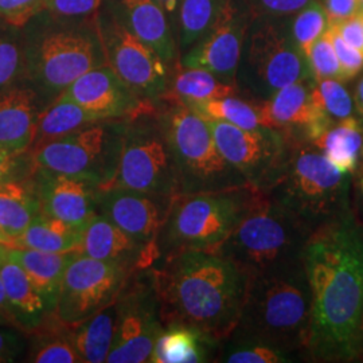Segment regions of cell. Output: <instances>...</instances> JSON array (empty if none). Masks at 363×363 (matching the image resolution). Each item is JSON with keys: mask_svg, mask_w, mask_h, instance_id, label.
<instances>
[{"mask_svg": "<svg viewBox=\"0 0 363 363\" xmlns=\"http://www.w3.org/2000/svg\"><path fill=\"white\" fill-rule=\"evenodd\" d=\"M303 262L311 286L307 361H358L363 310V225L354 210L310 234Z\"/></svg>", "mask_w": 363, "mask_h": 363, "instance_id": "obj_1", "label": "cell"}, {"mask_svg": "<svg viewBox=\"0 0 363 363\" xmlns=\"http://www.w3.org/2000/svg\"><path fill=\"white\" fill-rule=\"evenodd\" d=\"M160 318L193 327L217 342L233 334L247 298L249 276L214 252L187 250L151 267Z\"/></svg>", "mask_w": 363, "mask_h": 363, "instance_id": "obj_2", "label": "cell"}, {"mask_svg": "<svg viewBox=\"0 0 363 363\" xmlns=\"http://www.w3.org/2000/svg\"><path fill=\"white\" fill-rule=\"evenodd\" d=\"M311 286L303 259L249 277L234 337L257 339L307 359L311 335Z\"/></svg>", "mask_w": 363, "mask_h": 363, "instance_id": "obj_3", "label": "cell"}, {"mask_svg": "<svg viewBox=\"0 0 363 363\" xmlns=\"http://www.w3.org/2000/svg\"><path fill=\"white\" fill-rule=\"evenodd\" d=\"M265 194L312 233L352 211V175L337 169L311 142H298L281 178Z\"/></svg>", "mask_w": 363, "mask_h": 363, "instance_id": "obj_4", "label": "cell"}, {"mask_svg": "<svg viewBox=\"0 0 363 363\" xmlns=\"http://www.w3.org/2000/svg\"><path fill=\"white\" fill-rule=\"evenodd\" d=\"M262 196L250 184L177 195L156 237L160 257L187 250L213 252Z\"/></svg>", "mask_w": 363, "mask_h": 363, "instance_id": "obj_5", "label": "cell"}, {"mask_svg": "<svg viewBox=\"0 0 363 363\" xmlns=\"http://www.w3.org/2000/svg\"><path fill=\"white\" fill-rule=\"evenodd\" d=\"M310 232L267 194L213 252L249 277L303 259Z\"/></svg>", "mask_w": 363, "mask_h": 363, "instance_id": "obj_6", "label": "cell"}, {"mask_svg": "<svg viewBox=\"0 0 363 363\" xmlns=\"http://www.w3.org/2000/svg\"><path fill=\"white\" fill-rule=\"evenodd\" d=\"M167 104L159 117L175 159L181 194L249 184L220 154L203 117L186 105Z\"/></svg>", "mask_w": 363, "mask_h": 363, "instance_id": "obj_7", "label": "cell"}, {"mask_svg": "<svg viewBox=\"0 0 363 363\" xmlns=\"http://www.w3.org/2000/svg\"><path fill=\"white\" fill-rule=\"evenodd\" d=\"M128 120L108 118L42 145L34 152V169L74 175L109 187L116 178Z\"/></svg>", "mask_w": 363, "mask_h": 363, "instance_id": "obj_8", "label": "cell"}, {"mask_svg": "<svg viewBox=\"0 0 363 363\" xmlns=\"http://www.w3.org/2000/svg\"><path fill=\"white\" fill-rule=\"evenodd\" d=\"M155 111L128 120L118 171L109 187L172 198L181 194L175 159Z\"/></svg>", "mask_w": 363, "mask_h": 363, "instance_id": "obj_9", "label": "cell"}, {"mask_svg": "<svg viewBox=\"0 0 363 363\" xmlns=\"http://www.w3.org/2000/svg\"><path fill=\"white\" fill-rule=\"evenodd\" d=\"M116 322L108 363H148L164 325L151 268L130 274L115 301Z\"/></svg>", "mask_w": 363, "mask_h": 363, "instance_id": "obj_10", "label": "cell"}, {"mask_svg": "<svg viewBox=\"0 0 363 363\" xmlns=\"http://www.w3.org/2000/svg\"><path fill=\"white\" fill-rule=\"evenodd\" d=\"M205 120L220 154L250 186L264 194L281 178L298 143L280 130L262 125L247 130L225 121Z\"/></svg>", "mask_w": 363, "mask_h": 363, "instance_id": "obj_11", "label": "cell"}, {"mask_svg": "<svg viewBox=\"0 0 363 363\" xmlns=\"http://www.w3.org/2000/svg\"><path fill=\"white\" fill-rule=\"evenodd\" d=\"M132 273L76 252L66 267L54 313L76 325L113 304Z\"/></svg>", "mask_w": 363, "mask_h": 363, "instance_id": "obj_12", "label": "cell"}, {"mask_svg": "<svg viewBox=\"0 0 363 363\" xmlns=\"http://www.w3.org/2000/svg\"><path fill=\"white\" fill-rule=\"evenodd\" d=\"M241 77L247 89L262 101L284 86L313 76L307 57L295 40L277 27L265 25L250 38Z\"/></svg>", "mask_w": 363, "mask_h": 363, "instance_id": "obj_13", "label": "cell"}, {"mask_svg": "<svg viewBox=\"0 0 363 363\" xmlns=\"http://www.w3.org/2000/svg\"><path fill=\"white\" fill-rule=\"evenodd\" d=\"M104 64V49L96 40L79 33L62 31L40 42L33 73L40 89L55 100L77 78Z\"/></svg>", "mask_w": 363, "mask_h": 363, "instance_id": "obj_14", "label": "cell"}, {"mask_svg": "<svg viewBox=\"0 0 363 363\" xmlns=\"http://www.w3.org/2000/svg\"><path fill=\"white\" fill-rule=\"evenodd\" d=\"M104 52L106 64L144 100L155 103L169 89V65L128 27L113 25Z\"/></svg>", "mask_w": 363, "mask_h": 363, "instance_id": "obj_15", "label": "cell"}, {"mask_svg": "<svg viewBox=\"0 0 363 363\" xmlns=\"http://www.w3.org/2000/svg\"><path fill=\"white\" fill-rule=\"evenodd\" d=\"M311 78L294 82L269 99L255 103L259 124L280 130L295 142H312L335 123L315 96Z\"/></svg>", "mask_w": 363, "mask_h": 363, "instance_id": "obj_16", "label": "cell"}, {"mask_svg": "<svg viewBox=\"0 0 363 363\" xmlns=\"http://www.w3.org/2000/svg\"><path fill=\"white\" fill-rule=\"evenodd\" d=\"M61 96L77 103L101 120H130L156 109L154 101L138 96L108 64L82 74Z\"/></svg>", "mask_w": 363, "mask_h": 363, "instance_id": "obj_17", "label": "cell"}, {"mask_svg": "<svg viewBox=\"0 0 363 363\" xmlns=\"http://www.w3.org/2000/svg\"><path fill=\"white\" fill-rule=\"evenodd\" d=\"M30 179L38 196L40 213L65 220L84 230L97 211L103 187L94 182L35 167Z\"/></svg>", "mask_w": 363, "mask_h": 363, "instance_id": "obj_18", "label": "cell"}, {"mask_svg": "<svg viewBox=\"0 0 363 363\" xmlns=\"http://www.w3.org/2000/svg\"><path fill=\"white\" fill-rule=\"evenodd\" d=\"M174 198L124 187H106L100 190L97 211L136 240L156 242Z\"/></svg>", "mask_w": 363, "mask_h": 363, "instance_id": "obj_19", "label": "cell"}, {"mask_svg": "<svg viewBox=\"0 0 363 363\" xmlns=\"http://www.w3.org/2000/svg\"><path fill=\"white\" fill-rule=\"evenodd\" d=\"M208 27V34L186 54L181 65L205 69L222 82L237 86L244 33L230 1L220 6Z\"/></svg>", "mask_w": 363, "mask_h": 363, "instance_id": "obj_20", "label": "cell"}, {"mask_svg": "<svg viewBox=\"0 0 363 363\" xmlns=\"http://www.w3.org/2000/svg\"><path fill=\"white\" fill-rule=\"evenodd\" d=\"M82 255L133 273L151 268L160 257L156 242H142L103 214H96L82 233Z\"/></svg>", "mask_w": 363, "mask_h": 363, "instance_id": "obj_21", "label": "cell"}, {"mask_svg": "<svg viewBox=\"0 0 363 363\" xmlns=\"http://www.w3.org/2000/svg\"><path fill=\"white\" fill-rule=\"evenodd\" d=\"M38 96L28 88H13L0 94V147L28 152L38 121Z\"/></svg>", "mask_w": 363, "mask_h": 363, "instance_id": "obj_22", "label": "cell"}, {"mask_svg": "<svg viewBox=\"0 0 363 363\" xmlns=\"http://www.w3.org/2000/svg\"><path fill=\"white\" fill-rule=\"evenodd\" d=\"M0 277L4 286L13 325L30 333L52 313L26 272L6 255L0 259Z\"/></svg>", "mask_w": 363, "mask_h": 363, "instance_id": "obj_23", "label": "cell"}, {"mask_svg": "<svg viewBox=\"0 0 363 363\" xmlns=\"http://www.w3.org/2000/svg\"><path fill=\"white\" fill-rule=\"evenodd\" d=\"M220 342L187 325H166L148 363L214 362Z\"/></svg>", "mask_w": 363, "mask_h": 363, "instance_id": "obj_24", "label": "cell"}, {"mask_svg": "<svg viewBox=\"0 0 363 363\" xmlns=\"http://www.w3.org/2000/svg\"><path fill=\"white\" fill-rule=\"evenodd\" d=\"M76 252L52 253L27 247H7L6 256L21 265L49 310L54 312L66 267Z\"/></svg>", "mask_w": 363, "mask_h": 363, "instance_id": "obj_25", "label": "cell"}, {"mask_svg": "<svg viewBox=\"0 0 363 363\" xmlns=\"http://www.w3.org/2000/svg\"><path fill=\"white\" fill-rule=\"evenodd\" d=\"M128 28L169 65L175 58V43L163 9L156 0H120Z\"/></svg>", "mask_w": 363, "mask_h": 363, "instance_id": "obj_26", "label": "cell"}, {"mask_svg": "<svg viewBox=\"0 0 363 363\" xmlns=\"http://www.w3.org/2000/svg\"><path fill=\"white\" fill-rule=\"evenodd\" d=\"M337 169L355 175L363 169V123L351 116L335 123L319 138L312 140Z\"/></svg>", "mask_w": 363, "mask_h": 363, "instance_id": "obj_27", "label": "cell"}, {"mask_svg": "<svg viewBox=\"0 0 363 363\" xmlns=\"http://www.w3.org/2000/svg\"><path fill=\"white\" fill-rule=\"evenodd\" d=\"M72 325L54 312L40 325L27 333V361L34 363H81L73 345Z\"/></svg>", "mask_w": 363, "mask_h": 363, "instance_id": "obj_28", "label": "cell"}, {"mask_svg": "<svg viewBox=\"0 0 363 363\" xmlns=\"http://www.w3.org/2000/svg\"><path fill=\"white\" fill-rule=\"evenodd\" d=\"M237 93L238 89L235 85L222 82L205 69L181 65L169 78V89L160 100L190 106L208 100L235 96Z\"/></svg>", "mask_w": 363, "mask_h": 363, "instance_id": "obj_29", "label": "cell"}, {"mask_svg": "<svg viewBox=\"0 0 363 363\" xmlns=\"http://www.w3.org/2000/svg\"><path fill=\"white\" fill-rule=\"evenodd\" d=\"M97 121L103 120L77 103L60 96L40 111L30 152Z\"/></svg>", "mask_w": 363, "mask_h": 363, "instance_id": "obj_30", "label": "cell"}, {"mask_svg": "<svg viewBox=\"0 0 363 363\" xmlns=\"http://www.w3.org/2000/svg\"><path fill=\"white\" fill-rule=\"evenodd\" d=\"M82 233L84 230L65 220L39 213L26 229L13 238L11 247L52 253L74 252L81 247Z\"/></svg>", "mask_w": 363, "mask_h": 363, "instance_id": "obj_31", "label": "cell"}, {"mask_svg": "<svg viewBox=\"0 0 363 363\" xmlns=\"http://www.w3.org/2000/svg\"><path fill=\"white\" fill-rule=\"evenodd\" d=\"M115 303L81 323L72 325L73 345L81 363H104L115 337Z\"/></svg>", "mask_w": 363, "mask_h": 363, "instance_id": "obj_32", "label": "cell"}, {"mask_svg": "<svg viewBox=\"0 0 363 363\" xmlns=\"http://www.w3.org/2000/svg\"><path fill=\"white\" fill-rule=\"evenodd\" d=\"M40 213L33 182H6L0 184V228L11 238L18 237Z\"/></svg>", "mask_w": 363, "mask_h": 363, "instance_id": "obj_33", "label": "cell"}, {"mask_svg": "<svg viewBox=\"0 0 363 363\" xmlns=\"http://www.w3.org/2000/svg\"><path fill=\"white\" fill-rule=\"evenodd\" d=\"M295 361L291 354L265 342L230 335L220 342L214 362L286 363Z\"/></svg>", "mask_w": 363, "mask_h": 363, "instance_id": "obj_34", "label": "cell"}, {"mask_svg": "<svg viewBox=\"0 0 363 363\" xmlns=\"http://www.w3.org/2000/svg\"><path fill=\"white\" fill-rule=\"evenodd\" d=\"M189 108L203 118L225 121L242 130H257L261 127L256 104L244 101L235 96L208 100L190 105Z\"/></svg>", "mask_w": 363, "mask_h": 363, "instance_id": "obj_35", "label": "cell"}, {"mask_svg": "<svg viewBox=\"0 0 363 363\" xmlns=\"http://www.w3.org/2000/svg\"><path fill=\"white\" fill-rule=\"evenodd\" d=\"M313 91L319 104L334 123L352 116L354 103L350 93L337 79H318Z\"/></svg>", "mask_w": 363, "mask_h": 363, "instance_id": "obj_36", "label": "cell"}, {"mask_svg": "<svg viewBox=\"0 0 363 363\" xmlns=\"http://www.w3.org/2000/svg\"><path fill=\"white\" fill-rule=\"evenodd\" d=\"M213 0H182V43L189 46L201 38L213 21Z\"/></svg>", "mask_w": 363, "mask_h": 363, "instance_id": "obj_37", "label": "cell"}, {"mask_svg": "<svg viewBox=\"0 0 363 363\" xmlns=\"http://www.w3.org/2000/svg\"><path fill=\"white\" fill-rule=\"evenodd\" d=\"M327 30L325 11L316 3L307 4L294 22V40L298 49L308 58L312 45L320 38Z\"/></svg>", "mask_w": 363, "mask_h": 363, "instance_id": "obj_38", "label": "cell"}, {"mask_svg": "<svg viewBox=\"0 0 363 363\" xmlns=\"http://www.w3.org/2000/svg\"><path fill=\"white\" fill-rule=\"evenodd\" d=\"M307 60L311 67L312 76L316 81L325 78L343 81L339 60L328 28L323 33V35L316 39V42L312 45Z\"/></svg>", "mask_w": 363, "mask_h": 363, "instance_id": "obj_39", "label": "cell"}, {"mask_svg": "<svg viewBox=\"0 0 363 363\" xmlns=\"http://www.w3.org/2000/svg\"><path fill=\"white\" fill-rule=\"evenodd\" d=\"M34 171L31 152H13L0 147V184L6 182L25 181Z\"/></svg>", "mask_w": 363, "mask_h": 363, "instance_id": "obj_40", "label": "cell"}, {"mask_svg": "<svg viewBox=\"0 0 363 363\" xmlns=\"http://www.w3.org/2000/svg\"><path fill=\"white\" fill-rule=\"evenodd\" d=\"M46 6L48 0H0V18L11 26H25Z\"/></svg>", "mask_w": 363, "mask_h": 363, "instance_id": "obj_41", "label": "cell"}, {"mask_svg": "<svg viewBox=\"0 0 363 363\" xmlns=\"http://www.w3.org/2000/svg\"><path fill=\"white\" fill-rule=\"evenodd\" d=\"M331 34L333 45L337 52L339 65L342 70L343 81H349L351 78L358 76L363 69V54L354 49L347 42L339 35L335 26H327Z\"/></svg>", "mask_w": 363, "mask_h": 363, "instance_id": "obj_42", "label": "cell"}, {"mask_svg": "<svg viewBox=\"0 0 363 363\" xmlns=\"http://www.w3.org/2000/svg\"><path fill=\"white\" fill-rule=\"evenodd\" d=\"M27 333L11 325H0V363L15 362L27 351Z\"/></svg>", "mask_w": 363, "mask_h": 363, "instance_id": "obj_43", "label": "cell"}, {"mask_svg": "<svg viewBox=\"0 0 363 363\" xmlns=\"http://www.w3.org/2000/svg\"><path fill=\"white\" fill-rule=\"evenodd\" d=\"M22 67L21 52L16 45L0 38V89L7 88L18 78Z\"/></svg>", "mask_w": 363, "mask_h": 363, "instance_id": "obj_44", "label": "cell"}, {"mask_svg": "<svg viewBox=\"0 0 363 363\" xmlns=\"http://www.w3.org/2000/svg\"><path fill=\"white\" fill-rule=\"evenodd\" d=\"M100 6V0H48L52 13L61 16H85L94 13Z\"/></svg>", "mask_w": 363, "mask_h": 363, "instance_id": "obj_45", "label": "cell"}, {"mask_svg": "<svg viewBox=\"0 0 363 363\" xmlns=\"http://www.w3.org/2000/svg\"><path fill=\"white\" fill-rule=\"evenodd\" d=\"M335 26L339 35L354 49L363 54V19L361 13L352 15L350 18L339 22Z\"/></svg>", "mask_w": 363, "mask_h": 363, "instance_id": "obj_46", "label": "cell"}, {"mask_svg": "<svg viewBox=\"0 0 363 363\" xmlns=\"http://www.w3.org/2000/svg\"><path fill=\"white\" fill-rule=\"evenodd\" d=\"M327 26L337 25L339 22L357 15L359 11V0H325Z\"/></svg>", "mask_w": 363, "mask_h": 363, "instance_id": "obj_47", "label": "cell"}, {"mask_svg": "<svg viewBox=\"0 0 363 363\" xmlns=\"http://www.w3.org/2000/svg\"><path fill=\"white\" fill-rule=\"evenodd\" d=\"M261 4L274 13H296L304 9L310 0H259Z\"/></svg>", "mask_w": 363, "mask_h": 363, "instance_id": "obj_48", "label": "cell"}, {"mask_svg": "<svg viewBox=\"0 0 363 363\" xmlns=\"http://www.w3.org/2000/svg\"><path fill=\"white\" fill-rule=\"evenodd\" d=\"M352 210L363 225V169L352 175Z\"/></svg>", "mask_w": 363, "mask_h": 363, "instance_id": "obj_49", "label": "cell"}, {"mask_svg": "<svg viewBox=\"0 0 363 363\" xmlns=\"http://www.w3.org/2000/svg\"><path fill=\"white\" fill-rule=\"evenodd\" d=\"M0 325H13V316H11L10 306H9V301H7L1 277H0Z\"/></svg>", "mask_w": 363, "mask_h": 363, "instance_id": "obj_50", "label": "cell"}, {"mask_svg": "<svg viewBox=\"0 0 363 363\" xmlns=\"http://www.w3.org/2000/svg\"><path fill=\"white\" fill-rule=\"evenodd\" d=\"M355 106H357V111H358L363 123V78H361V81L358 82L357 89H355Z\"/></svg>", "mask_w": 363, "mask_h": 363, "instance_id": "obj_51", "label": "cell"}, {"mask_svg": "<svg viewBox=\"0 0 363 363\" xmlns=\"http://www.w3.org/2000/svg\"><path fill=\"white\" fill-rule=\"evenodd\" d=\"M156 1L160 4V7L163 9V11L174 13L175 9H177V6H178V3H179L181 0H156Z\"/></svg>", "mask_w": 363, "mask_h": 363, "instance_id": "obj_52", "label": "cell"}, {"mask_svg": "<svg viewBox=\"0 0 363 363\" xmlns=\"http://www.w3.org/2000/svg\"><path fill=\"white\" fill-rule=\"evenodd\" d=\"M358 361H363V310L359 322V335H358Z\"/></svg>", "mask_w": 363, "mask_h": 363, "instance_id": "obj_53", "label": "cell"}, {"mask_svg": "<svg viewBox=\"0 0 363 363\" xmlns=\"http://www.w3.org/2000/svg\"><path fill=\"white\" fill-rule=\"evenodd\" d=\"M13 244V238L10 235L3 232V229L0 228V245H6V247H11Z\"/></svg>", "mask_w": 363, "mask_h": 363, "instance_id": "obj_54", "label": "cell"}, {"mask_svg": "<svg viewBox=\"0 0 363 363\" xmlns=\"http://www.w3.org/2000/svg\"><path fill=\"white\" fill-rule=\"evenodd\" d=\"M6 249H7V247L6 245H0V259L6 255Z\"/></svg>", "mask_w": 363, "mask_h": 363, "instance_id": "obj_55", "label": "cell"}, {"mask_svg": "<svg viewBox=\"0 0 363 363\" xmlns=\"http://www.w3.org/2000/svg\"><path fill=\"white\" fill-rule=\"evenodd\" d=\"M359 11H363V0H359Z\"/></svg>", "mask_w": 363, "mask_h": 363, "instance_id": "obj_56", "label": "cell"}, {"mask_svg": "<svg viewBox=\"0 0 363 363\" xmlns=\"http://www.w3.org/2000/svg\"><path fill=\"white\" fill-rule=\"evenodd\" d=\"M361 13V16H362V19H363V11H361V13Z\"/></svg>", "mask_w": 363, "mask_h": 363, "instance_id": "obj_57", "label": "cell"}]
</instances>
